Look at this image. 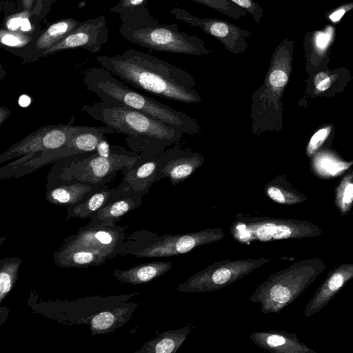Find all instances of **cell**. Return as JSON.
Listing matches in <instances>:
<instances>
[{
	"instance_id": "6da1fadb",
	"label": "cell",
	"mask_w": 353,
	"mask_h": 353,
	"mask_svg": "<svg viewBox=\"0 0 353 353\" xmlns=\"http://www.w3.org/2000/svg\"><path fill=\"white\" fill-rule=\"evenodd\" d=\"M102 68L135 89L168 100L199 103L201 97L194 77L149 53L129 49L113 56H98Z\"/></svg>"
},
{
	"instance_id": "7a4b0ae2",
	"label": "cell",
	"mask_w": 353,
	"mask_h": 353,
	"mask_svg": "<svg viewBox=\"0 0 353 353\" xmlns=\"http://www.w3.org/2000/svg\"><path fill=\"white\" fill-rule=\"evenodd\" d=\"M81 110L116 133L125 135L124 140L128 147L138 154L160 156L184 135L175 125L117 103L101 101L84 105Z\"/></svg>"
},
{
	"instance_id": "3957f363",
	"label": "cell",
	"mask_w": 353,
	"mask_h": 353,
	"mask_svg": "<svg viewBox=\"0 0 353 353\" xmlns=\"http://www.w3.org/2000/svg\"><path fill=\"white\" fill-rule=\"evenodd\" d=\"M141 157L134 151L109 144L105 138L94 151L72 154L53 163L45 186L72 182L105 185L119 171L131 168Z\"/></svg>"
},
{
	"instance_id": "277c9868",
	"label": "cell",
	"mask_w": 353,
	"mask_h": 353,
	"mask_svg": "<svg viewBox=\"0 0 353 353\" xmlns=\"http://www.w3.org/2000/svg\"><path fill=\"white\" fill-rule=\"evenodd\" d=\"M83 83L88 91L101 101L130 108L178 127L184 134L194 136L201 130L195 119L157 100L130 88L103 68L93 67L83 72Z\"/></svg>"
},
{
	"instance_id": "5b68a950",
	"label": "cell",
	"mask_w": 353,
	"mask_h": 353,
	"mask_svg": "<svg viewBox=\"0 0 353 353\" xmlns=\"http://www.w3.org/2000/svg\"><path fill=\"white\" fill-rule=\"evenodd\" d=\"M290 43L283 41L274 50L261 87L251 96V132L259 137L282 129V97L291 72Z\"/></svg>"
},
{
	"instance_id": "8992f818",
	"label": "cell",
	"mask_w": 353,
	"mask_h": 353,
	"mask_svg": "<svg viewBox=\"0 0 353 353\" xmlns=\"http://www.w3.org/2000/svg\"><path fill=\"white\" fill-rule=\"evenodd\" d=\"M119 32L125 39L156 51L194 56L212 52L201 38L181 32L176 23H160L146 7L130 14Z\"/></svg>"
},
{
	"instance_id": "52a82bcc",
	"label": "cell",
	"mask_w": 353,
	"mask_h": 353,
	"mask_svg": "<svg viewBox=\"0 0 353 353\" xmlns=\"http://www.w3.org/2000/svg\"><path fill=\"white\" fill-rule=\"evenodd\" d=\"M325 267L319 258L296 261L271 274L256 288L250 301L259 303L264 314H278L299 298Z\"/></svg>"
},
{
	"instance_id": "ba28073f",
	"label": "cell",
	"mask_w": 353,
	"mask_h": 353,
	"mask_svg": "<svg viewBox=\"0 0 353 353\" xmlns=\"http://www.w3.org/2000/svg\"><path fill=\"white\" fill-rule=\"evenodd\" d=\"M221 228H208L178 234H163L137 230L127 236L122 245V256L138 258H160L188 253L198 246L219 241L224 238Z\"/></svg>"
},
{
	"instance_id": "9c48e42d",
	"label": "cell",
	"mask_w": 353,
	"mask_h": 353,
	"mask_svg": "<svg viewBox=\"0 0 353 353\" xmlns=\"http://www.w3.org/2000/svg\"><path fill=\"white\" fill-rule=\"evenodd\" d=\"M229 232L236 242L250 244L254 242L314 237L322 234L323 231L319 225L308 221L250 216L238 214Z\"/></svg>"
},
{
	"instance_id": "30bf717a",
	"label": "cell",
	"mask_w": 353,
	"mask_h": 353,
	"mask_svg": "<svg viewBox=\"0 0 353 353\" xmlns=\"http://www.w3.org/2000/svg\"><path fill=\"white\" fill-rule=\"evenodd\" d=\"M114 133L115 131L112 128L106 125L87 126L71 137L61 147L28 154L6 163L0 168V180L19 179L68 156L94 151L105 139V135Z\"/></svg>"
},
{
	"instance_id": "8fae6325",
	"label": "cell",
	"mask_w": 353,
	"mask_h": 353,
	"mask_svg": "<svg viewBox=\"0 0 353 353\" xmlns=\"http://www.w3.org/2000/svg\"><path fill=\"white\" fill-rule=\"evenodd\" d=\"M272 259L263 257L216 261L190 276L178 285L176 290L181 293L217 291L245 277Z\"/></svg>"
},
{
	"instance_id": "7c38bea8",
	"label": "cell",
	"mask_w": 353,
	"mask_h": 353,
	"mask_svg": "<svg viewBox=\"0 0 353 353\" xmlns=\"http://www.w3.org/2000/svg\"><path fill=\"white\" fill-rule=\"evenodd\" d=\"M74 116L67 123L48 124L30 133L0 155V163L63 146L76 133L87 126L74 125Z\"/></svg>"
},
{
	"instance_id": "4fadbf2b",
	"label": "cell",
	"mask_w": 353,
	"mask_h": 353,
	"mask_svg": "<svg viewBox=\"0 0 353 353\" xmlns=\"http://www.w3.org/2000/svg\"><path fill=\"white\" fill-rule=\"evenodd\" d=\"M126 227L112 223L90 225L63 239L62 246L76 247L99 253L108 260L122 254Z\"/></svg>"
},
{
	"instance_id": "5bb4252c",
	"label": "cell",
	"mask_w": 353,
	"mask_h": 353,
	"mask_svg": "<svg viewBox=\"0 0 353 353\" xmlns=\"http://www.w3.org/2000/svg\"><path fill=\"white\" fill-rule=\"evenodd\" d=\"M170 12L176 19L192 27L199 28L205 34L219 40L232 54H242L249 46L247 39L252 33L228 21L199 17L179 8H172Z\"/></svg>"
},
{
	"instance_id": "9a60e30c",
	"label": "cell",
	"mask_w": 353,
	"mask_h": 353,
	"mask_svg": "<svg viewBox=\"0 0 353 353\" xmlns=\"http://www.w3.org/2000/svg\"><path fill=\"white\" fill-rule=\"evenodd\" d=\"M108 32L104 16L80 22L62 41L43 51L41 58L75 48H83L92 53L98 52L107 41Z\"/></svg>"
},
{
	"instance_id": "2e32d148",
	"label": "cell",
	"mask_w": 353,
	"mask_h": 353,
	"mask_svg": "<svg viewBox=\"0 0 353 353\" xmlns=\"http://www.w3.org/2000/svg\"><path fill=\"white\" fill-rule=\"evenodd\" d=\"M205 161L196 152L182 150L179 145L170 147L160 155L157 181L168 178L176 186L192 175Z\"/></svg>"
},
{
	"instance_id": "e0dca14e",
	"label": "cell",
	"mask_w": 353,
	"mask_h": 353,
	"mask_svg": "<svg viewBox=\"0 0 353 353\" xmlns=\"http://www.w3.org/2000/svg\"><path fill=\"white\" fill-rule=\"evenodd\" d=\"M141 158L131 167L122 170L123 179L117 186L121 195H145L157 181L160 156L152 157L141 153Z\"/></svg>"
},
{
	"instance_id": "ac0fdd59",
	"label": "cell",
	"mask_w": 353,
	"mask_h": 353,
	"mask_svg": "<svg viewBox=\"0 0 353 353\" xmlns=\"http://www.w3.org/2000/svg\"><path fill=\"white\" fill-rule=\"evenodd\" d=\"M353 279V264L342 263L334 267L307 303L304 315L310 317L322 310L343 286Z\"/></svg>"
},
{
	"instance_id": "d6986e66",
	"label": "cell",
	"mask_w": 353,
	"mask_h": 353,
	"mask_svg": "<svg viewBox=\"0 0 353 353\" xmlns=\"http://www.w3.org/2000/svg\"><path fill=\"white\" fill-rule=\"evenodd\" d=\"M250 339L260 348L272 353H316L301 342L295 334L285 331L254 332Z\"/></svg>"
},
{
	"instance_id": "ffe728a7",
	"label": "cell",
	"mask_w": 353,
	"mask_h": 353,
	"mask_svg": "<svg viewBox=\"0 0 353 353\" xmlns=\"http://www.w3.org/2000/svg\"><path fill=\"white\" fill-rule=\"evenodd\" d=\"M103 185L90 183L72 182L45 186L46 200L65 208L80 204Z\"/></svg>"
},
{
	"instance_id": "44dd1931",
	"label": "cell",
	"mask_w": 353,
	"mask_h": 353,
	"mask_svg": "<svg viewBox=\"0 0 353 353\" xmlns=\"http://www.w3.org/2000/svg\"><path fill=\"white\" fill-rule=\"evenodd\" d=\"M137 306L136 303H123L117 307L103 309L95 314L88 322L91 335L114 332L131 319Z\"/></svg>"
},
{
	"instance_id": "7402d4cb",
	"label": "cell",
	"mask_w": 353,
	"mask_h": 353,
	"mask_svg": "<svg viewBox=\"0 0 353 353\" xmlns=\"http://www.w3.org/2000/svg\"><path fill=\"white\" fill-rule=\"evenodd\" d=\"M142 195L125 194L112 201L89 218L90 225L115 224L128 212L142 204Z\"/></svg>"
},
{
	"instance_id": "603a6c76",
	"label": "cell",
	"mask_w": 353,
	"mask_h": 353,
	"mask_svg": "<svg viewBox=\"0 0 353 353\" xmlns=\"http://www.w3.org/2000/svg\"><path fill=\"white\" fill-rule=\"evenodd\" d=\"M172 267L170 261H154L139 264L128 270H114L113 276L121 283L139 285L150 282L168 272Z\"/></svg>"
},
{
	"instance_id": "cb8c5ba5",
	"label": "cell",
	"mask_w": 353,
	"mask_h": 353,
	"mask_svg": "<svg viewBox=\"0 0 353 353\" xmlns=\"http://www.w3.org/2000/svg\"><path fill=\"white\" fill-rule=\"evenodd\" d=\"M54 261L61 268H88L103 265L108 259L88 250L61 245L54 252Z\"/></svg>"
},
{
	"instance_id": "d4e9b609",
	"label": "cell",
	"mask_w": 353,
	"mask_h": 353,
	"mask_svg": "<svg viewBox=\"0 0 353 353\" xmlns=\"http://www.w3.org/2000/svg\"><path fill=\"white\" fill-rule=\"evenodd\" d=\"M122 196L117 187L105 185L79 205L66 208L68 218H90L112 201Z\"/></svg>"
},
{
	"instance_id": "484cf974",
	"label": "cell",
	"mask_w": 353,
	"mask_h": 353,
	"mask_svg": "<svg viewBox=\"0 0 353 353\" xmlns=\"http://www.w3.org/2000/svg\"><path fill=\"white\" fill-rule=\"evenodd\" d=\"M191 330L188 325L176 330L164 331L145 343L135 353H175Z\"/></svg>"
},
{
	"instance_id": "4316f807",
	"label": "cell",
	"mask_w": 353,
	"mask_h": 353,
	"mask_svg": "<svg viewBox=\"0 0 353 353\" xmlns=\"http://www.w3.org/2000/svg\"><path fill=\"white\" fill-rule=\"evenodd\" d=\"M79 23V21L69 18L52 24L37 38L33 48L34 51L32 54L28 63L35 61L41 58L43 51L62 41Z\"/></svg>"
},
{
	"instance_id": "83f0119b",
	"label": "cell",
	"mask_w": 353,
	"mask_h": 353,
	"mask_svg": "<svg viewBox=\"0 0 353 353\" xmlns=\"http://www.w3.org/2000/svg\"><path fill=\"white\" fill-rule=\"evenodd\" d=\"M264 193L269 199L281 205H295L306 199L281 176L275 177L265 185Z\"/></svg>"
},
{
	"instance_id": "f1b7e54d",
	"label": "cell",
	"mask_w": 353,
	"mask_h": 353,
	"mask_svg": "<svg viewBox=\"0 0 353 353\" xmlns=\"http://www.w3.org/2000/svg\"><path fill=\"white\" fill-rule=\"evenodd\" d=\"M22 259L7 257L0 261V303L7 297L18 280Z\"/></svg>"
},
{
	"instance_id": "f546056e",
	"label": "cell",
	"mask_w": 353,
	"mask_h": 353,
	"mask_svg": "<svg viewBox=\"0 0 353 353\" xmlns=\"http://www.w3.org/2000/svg\"><path fill=\"white\" fill-rule=\"evenodd\" d=\"M334 201L341 216L347 215L353 208V172L346 174L339 183Z\"/></svg>"
},
{
	"instance_id": "4dcf8cb0",
	"label": "cell",
	"mask_w": 353,
	"mask_h": 353,
	"mask_svg": "<svg viewBox=\"0 0 353 353\" xmlns=\"http://www.w3.org/2000/svg\"><path fill=\"white\" fill-rule=\"evenodd\" d=\"M206 6L234 20L245 17L248 12L228 0H190Z\"/></svg>"
},
{
	"instance_id": "1f68e13d",
	"label": "cell",
	"mask_w": 353,
	"mask_h": 353,
	"mask_svg": "<svg viewBox=\"0 0 353 353\" xmlns=\"http://www.w3.org/2000/svg\"><path fill=\"white\" fill-rule=\"evenodd\" d=\"M314 164L317 172L322 175L334 176L344 170L350 164L341 161L337 159L325 155V154L316 157Z\"/></svg>"
},
{
	"instance_id": "d6a6232c",
	"label": "cell",
	"mask_w": 353,
	"mask_h": 353,
	"mask_svg": "<svg viewBox=\"0 0 353 353\" xmlns=\"http://www.w3.org/2000/svg\"><path fill=\"white\" fill-rule=\"evenodd\" d=\"M31 40V37L21 30L10 31L2 29L0 32L1 43L11 48H23Z\"/></svg>"
},
{
	"instance_id": "836d02e7",
	"label": "cell",
	"mask_w": 353,
	"mask_h": 353,
	"mask_svg": "<svg viewBox=\"0 0 353 353\" xmlns=\"http://www.w3.org/2000/svg\"><path fill=\"white\" fill-rule=\"evenodd\" d=\"M146 6L147 0H119L118 3L111 8V12L118 13L123 22L132 12Z\"/></svg>"
},
{
	"instance_id": "e575fe53",
	"label": "cell",
	"mask_w": 353,
	"mask_h": 353,
	"mask_svg": "<svg viewBox=\"0 0 353 353\" xmlns=\"http://www.w3.org/2000/svg\"><path fill=\"white\" fill-rule=\"evenodd\" d=\"M332 127L325 126L318 130L311 137L306 149L307 156H311L327 139L331 132Z\"/></svg>"
},
{
	"instance_id": "d590c367",
	"label": "cell",
	"mask_w": 353,
	"mask_h": 353,
	"mask_svg": "<svg viewBox=\"0 0 353 353\" xmlns=\"http://www.w3.org/2000/svg\"><path fill=\"white\" fill-rule=\"evenodd\" d=\"M250 13L257 23H260L264 14V10L253 0H228Z\"/></svg>"
},
{
	"instance_id": "8d00e7d4",
	"label": "cell",
	"mask_w": 353,
	"mask_h": 353,
	"mask_svg": "<svg viewBox=\"0 0 353 353\" xmlns=\"http://www.w3.org/2000/svg\"><path fill=\"white\" fill-rule=\"evenodd\" d=\"M314 83L318 91L324 92L330 87L332 79L327 73L321 72L315 76Z\"/></svg>"
},
{
	"instance_id": "74e56055",
	"label": "cell",
	"mask_w": 353,
	"mask_h": 353,
	"mask_svg": "<svg viewBox=\"0 0 353 353\" xmlns=\"http://www.w3.org/2000/svg\"><path fill=\"white\" fill-rule=\"evenodd\" d=\"M30 14V10L26 9L23 12L12 15L8 19L6 23L7 30L10 31H17L20 28L23 18Z\"/></svg>"
},
{
	"instance_id": "f35d334b",
	"label": "cell",
	"mask_w": 353,
	"mask_h": 353,
	"mask_svg": "<svg viewBox=\"0 0 353 353\" xmlns=\"http://www.w3.org/2000/svg\"><path fill=\"white\" fill-rule=\"evenodd\" d=\"M330 39V36L327 34L321 33L317 37L316 40V45L319 48H324L327 44Z\"/></svg>"
},
{
	"instance_id": "ab89813d",
	"label": "cell",
	"mask_w": 353,
	"mask_h": 353,
	"mask_svg": "<svg viewBox=\"0 0 353 353\" xmlns=\"http://www.w3.org/2000/svg\"><path fill=\"white\" fill-rule=\"evenodd\" d=\"M29 16L30 14H27L23 18L20 26V30L26 33L32 29L30 21L29 20Z\"/></svg>"
},
{
	"instance_id": "60d3db41",
	"label": "cell",
	"mask_w": 353,
	"mask_h": 353,
	"mask_svg": "<svg viewBox=\"0 0 353 353\" xmlns=\"http://www.w3.org/2000/svg\"><path fill=\"white\" fill-rule=\"evenodd\" d=\"M10 114H11V110H10L6 106H3V105L1 106L0 107V125H2Z\"/></svg>"
},
{
	"instance_id": "b9f144b4",
	"label": "cell",
	"mask_w": 353,
	"mask_h": 353,
	"mask_svg": "<svg viewBox=\"0 0 353 353\" xmlns=\"http://www.w3.org/2000/svg\"><path fill=\"white\" fill-rule=\"evenodd\" d=\"M345 11V10L344 9H339V10L335 11L334 12H333L330 16V19L333 22H336V21H339L341 19V18L343 16Z\"/></svg>"
},
{
	"instance_id": "7bdbcfd3",
	"label": "cell",
	"mask_w": 353,
	"mask_h": 353,
	"mask_svg": "<svg viewBox=\"0 0 353 353\" xmlns=\"http://www.w3.org/2000/svg\"><path fill=\"white\" fill-rule=\"evenodd\" d=\"M34 0H22V5L24 8L30 10L32 8Z\"/></svg>"
},
{
	"instance_id": "ee69618b",
	"label": "cell",
	"mask_w": 353,
	"mask_h": 353,
	"mask_svg": "<svg viewBox=\"0 0 353 353\" xmlns=\"http://www.w3.org/2000/svg\"><path fill=\"white\" fill-rule=\"evenodd\" d=\"M49 1V0H38L37 3H36V6H35L34 8H37L40 5L41 2H44V1Z\"/></svg>"
}]
</instances>
